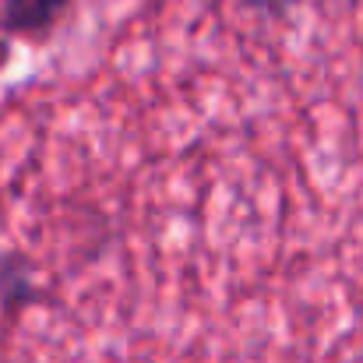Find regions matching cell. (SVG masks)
Masks as SVG:
<instances>
[{
    "label": "cell",
    "mask_w": 363,
    "mask_h": 363,
    "mask_svg": "<svg viewBox=\"0 0 363 363\" xmlns=\"http://www.w3.org/2000/svg\"><path fill=\"white\" fill-rule=\"evenodd\" d=\"M71 0H0V28L7 39H46L60 18L67 14Z\"/></svg>",
    "instance_id": "1"
},
{
    "label": "cell",
    "mask_w": 363,
    "mask_h": 363,
    "mask_svg": "<svg viewBox=\"0 0 363 363\" xmlns=\"http://www.w3.org/2000/svg\"><path fill=\"white\" fill-rule=\"evenodd\" d=\"M32 300H35L32 264L18 254L0 257V303H4V311H21Z\"/></svg>",
    "instance_id": "2"
},
{
    "label": "cell",
    "mask_w": 363,
    "mask_h": 363,
    "mask_svg": "<svg viewBox=\"0 0 363 363\" xmlns=\"http://www.w3.org/2000/svg\"><path fill=\"white\" fill-rule=\"evenodd\" d=\"M250 11H261L268 18H286L289 7H296V0H243Z\"/></svg>",
    "instance_id": "3"
},
{
    "label": "cell",
    "mask_w": 363,
    "mask_h": 363,
    "mask_svg": "<svg viewBox=\"0 0 363 363\" xmlns=\"http://www.w3.org/2000/svg\"><path fill=\"white\" fill-rule=\"evenodd\" d=\"M11 50H14V43L7 39V32L0 28V67H7V60H11Z\"/></svg>",
    "instance_id": "4"
}]
</instances>
